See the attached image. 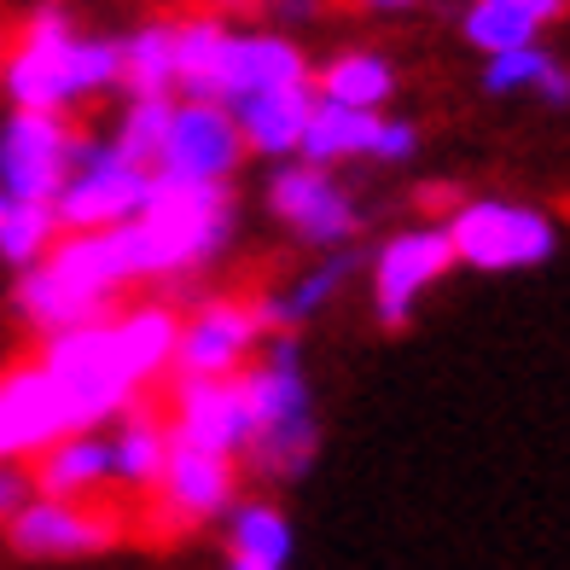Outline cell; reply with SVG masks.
<instances>
[{"label":"cell","instance_id":"17","mask_svg":"<svg viewBox=\"0 0 570 570\" xmlns=\"http://www.w3.org/2000/svg\"><path fill=\"white\" fill-rule=\"evenodd\" d=\"M308 111H315V82L250 94V99H239V106H227L233 128H239V140H245V158L250 151L256 158H297Z\"/></svg>","mask_w":570,"mask_h":570},{"label":"cell","instance_id":"35","mask_svg":"<svg viewBox=\"0 0 570 570\" xmlns=\"http://www.w3.org/2000/svg\"><path fill=\"white\" fill-rule=\"evenodd\" d=\"M227 570H274V564H250V559H233L227 553Z\"/></svg>","mask_w":570,"mask_h":570},{"label":"cell","instance_id":"10","mask_svg":"<svg viewBox=\"0 0 570 570\" xmlns=\"http://www.w3.org/2000/svg\"><path fill=\"white\" fill-rule=\"evenodd\" d=\"M122 535V518L94 507V501H41L30 495L12 524H7V541L23 553V559H82V553H106L117 548Z\"/></svg>","mask_w":570,"mask_h":570},{"label":"cell","instance_id":"8","mask_svg":"<svg viewBox=\"0 0 570 570\" xmlns=\"http://www.w3.org/2000/svg\"><path fill=\"white\" fill-rule=\"evenodd\" d=\"M146 193H151V175L122 164L106 140H94L88 158L70 169L65 193L53 198V216L65 233H111L146 210Z\"/></svg>","mask_w":570,"mask_h":570},{"label":"cell","instance_id":"22","mask_svg":"<svg viewBox=\"0 0 570 570\" xmlns=\"http://www.w3.org/2000/svg\"><path fill=\"white\" fill-rule=\"evenodd\" d=\"M117 88L128 94V106H140V99H175V23L158 18L117 41Z\"/></svg>","mask_w":570,"mask_h":570},{"label":"cell","instance_id":"28","mask_svg":"<svg viewBox=\"0 0 570 570\" xmlns=\"http://www.w3.org/2000/svg\"><path fill=\"white\" fill-rule=\"evenodd\" d=\"M350 268H355V256L338 250L332 263L308 268L297 285H285V292L263 297V303H256V321H263V332H285V326H297V321H308V315H321V308L338 297V285L350 279Z\"/></svg>","mask_w":570,"mask_h":570},{"label":"cell","instance_id":"19","mask_svg":"<svg viewBox=\"0 0 570 570\" xmlns=\"http://www.w3.org/2000/svg\"><path fill=\"white\" fill-rule=\"evenodd\" d=\"M18 315L30 321L41 338H59V332H76V326H99V321H111V303H99L88 297L82 285H76L70 274H59L53 263H41L30 274H18Z\"/></svg>","mask_w":570,"mask_h":570},{"label":"cell","instance_id":"13","mask_svg":"<svg viewBox=\"0 0 570 570\" xmlns=\"http://www.w3.org/2000/svg\"><path fill=\"white\" fill-rule=\"evenodd\" d=\"M454 268V250H449V233L443 227H413L396 233L391 245L379 250V268H373V315L384 332H402L413 321V303H420L425 285H436Z\"/></svg>","mask_w":570,"mask_h":570},{"label":"cell","instance_id":"33","mask_svg":"<svg viewBox=\"0 0 570 570\" xmlns=\"http://www.w3.org/2000/svg\"><path fill=\"white\" fill-rule=\"evenodd\" d=\"M30 501V478H23V465H0V530L12 524V512Z\"/></svg>","mask_w":570,"mask_h":570},{"label":"cell","instance_id":"12","mask_svg":"<svg viewBox=\"0 0 570 570\" xmlns=\"http://www.w3.org/2000/svg\"><path fill=\"white\" fill-rule=\"evenodd\" d=\"M169 436L198 454H216V460H245L256 443V420H250L239 379H227V384H180L175 379Z\"/></svg>","mask_w":570,"mask_h":570},{"label":"cell","instance_id":"11","mask_svg":"<svg viewBox=\"0 0 570 570\" xmlns=\"http://www.w3.org/2000/svg\"><path fill=\"white\" fill-rule=\"evenodd\" d=\"M268 210L292 227L303 245H321V250L350 245L355 227H361L350 193L326 169H308V164H279L268 175Z\"/></svg>","mask_w":570,"mask_h":570},{"label":"cell","instance_id":"15","mask_svg":"<svg viewBox=\"0 0 570 570\" xmlns=\"http://www.w3.org/2000/svg\"><path fill=\"white\" fill-rule=\"evenodd\" d=\"M315 82L303 47L279 30H227L222 65H216V106H239L250 94H274V88H297Z\"/></svg>","mask_w":570,"mask_h":570},{"label":"cell","instance_id":"9","mask_svg":"<svg viewBox=\"0 0 570 570\" xmlns=\"http://www.w3.org/2000/svg\"><path fill=\"white\" fill-rule=\"evenodd\" d=\"M239 164H245V140H239V128H233V117L222 106L175 99L164 158L151 169V180H175V187H227Z\"/></svg>","mask_w":570,"mask_h":570},{"label":"cell","instance_id":"2","mask_svg":"<svg viewBox=\"0 0 570 570\" xmlns=\"http://www.w3.org/2000/svg\"><path fill=\"white\" fill-rule=\"evenodd\" d=\"M233 193L227 187H175V180H151L146 210L117 227L128 279H187L210 268L233 239Z\"/></svg>","mask_w":570,"mask_h":570},{"label":"cell","instance_id":"29","mask_svg":"<svg viewBox=\"0 0 570 570\" xmlns=\"http://www.w3.org/2000/svg\"><path fill=\"white\" fill-rule=\"evenodd\" d=\"M65 239V227L53 216V204H12L0 198V263H12L18 274L41 268L53 245Z\"/></svg>","mask_w":570,"mask_h":570},{"label":"cell","instance_id":"18","mask_svg":"<svg viewBox=\"0 0 570 570\" xmlns=\"http://www.w3.org/2000/svg\"><path fill=\"white\" fill-rule=\"evenodd\" d=\"M111 483V443L99 431H70L36 460L30 495L41 501H94Z\"/></svg>","mask_w":570,"mask_h":570},{"label":"cell","instance_id":"31","mask_svg":"<svg viewBox=\"0 0 570 570\" xmlns=\"http://www.w3.org/2000/svg\"><path fill=\"white\" fill-rule=\"evenodd\" d=\"M548 53H535V47H524V53H501V59H489L483 70V88L489 94H512V88H535L541 76H548Z\"/></svg>","mask_w":570,"mask_h":570},{"label":"cell","instance_id":"32","mask_svg":"<svg viewBox=\"0 0 570 570\" xmlns=\"http://www.w3.org/2000/svg\"><path fill=\"white\" fill-rule=\"evenodd\" d=\"M420 151V128L413 122H379V140H373V158L379 164H402Z\"/></svg>","mask_w":570,"mask_h":570},{"label":"cell","instance_id":"25","mask_svg":"<svg viewBox=\"0 0 570 570\" xmlns=\"http://www.w3.org/2000/svg\"><path fill=\"white\" fill-rule=\"evenodd\" d=\"M396 94V70L384 53H338L332 65L315 70V99L326 106H344V111H367L379 117V106Z\"/></svg>","mask_w":570,"mask_h":570},{"label":"cell","instance_id":"3","mask_svg":"<svg viewBox=\"0 0 570 570\" xmlns=\"http://www.w3.org/2000/svg\"><path fill=\"white\" fill-rule=\"evenodd\" d=\"M239 391L250 402L256 420V443H250V465L268 483H297L321 454V420H315V391L303 373V344L292 332L263 344V355L239 373Z\"/></svg>","mask_w":570,"mask_h":570},{"label":"cell","instance_id":"24","mask_svg":"<svg viewBox=\"0 0 570 570\" xmlns=\"http://www.w3.org/2000/svg\"><path fill=\"white\" fill-rule=\"evenodd\" d=\"M553 18H559V0H483V7L465 12V41L483 47L489 59L524 53L535 41V30Z\"/></svg>","mask_w":570,"mask_h":570},{"label":"cell","instance_id":"16","mask_svg":"<svg viewBox=\"0 0 570 570\" xmlns=\"http://www.w3.org/2000/svg\"><path fill=\"white\" fill-rule=\"evenodd\" d=\"M233 483H239L233 460H216V454H198L187 443H175L151 495L164 501V512L175 518V524H204V518L233 512Z\"/></svg>","mask_w":570,"mask_h":570},{"label":"cell","instance_id":"6","mask_svg":"<svg viewBox=\"0 0 570 570\" xmlns=\"http://www.w3.org/2000/svg\"><path fill=\"white\" fill-rule=\"evenodd\" d=\"M268 332L256 321V303L245 297H210L180 321L175 344V379L180 384H227L263 355Z\"/></svg>","mask_w":570,"mask_h":570},{"label":"cell","instance_id":"1","mask_svg":"<svg viewBox=\"0 0 570 570\" xmlns=\"http://www.w3.org/2000/svg\"><path fill=\"white\" fill-rule=\"evenodd\" d=\"M0 88L18 111L36 117H70L76 99L111 94L117 88V41L106 36H76L59 7L30 12L23 36L12 41Z\"/></svg>","mask_w":570,"mask_h":570},{"label":"cell","instance_id":"30","mask_svg":"<svg viewBox=\"0 0 570 570\" xmlns=\"http://www.w3.org/2000/svg\"><path fill=\"white\" fill-rule=\"evenodd\" d=\"M169 106L175 99H140V106H122L117 117V135L106 140L122 164H135V169H158L164 158V135H169Z\"/></svg>","mask_w":570,"mask_h":570},{"label":"cell","instance_id":"26","mask_svg":"<svg viewBox=\"0 0 570 570\" xmlns=\"http://www.w3.org/2000/svg\"><path fill=\"white\" fill-rule=\"evenodd\" d=\"M222 47H227V23L222 18H187V23H175V99L216 106Z\"/></svg>","mask_w":570,"mask_h":570},{"label":"cell","instance_id":"20","mask_svg":"<svg viewBox=\"0 0 570 570\" xmlns=\"http://www.w3.org/2000/svg\"><path fill=\"white\" fill-rule=\"evenodd\" d=\"M106 443H111V483L135 489V495H151L164 478V465H169V449H175L164 413L158 407H128Z\"/></svg>","mask_w":570,"mask_h":570},{"label":"cell","instance_id":"4","mask_svg":"<svg viewBox=\"0 0 570 570\" xmlns=\"http://www.w3.org/2000/svg\"><path fill=\"white\" fill-rule=\"evenodd\" d=\"M36 361H41L47 384H53L70 431H99V425L122 420L128 407H140V384L111 338V321L59 332V338H47Z\"/></svg>","mask_w":570,"mask_h":570},{"label":"cell","instance_id":"21","mask_svg":"<svg viewBox=\"0 0 570 570\" xmlns=\"http://www.w3.org/2000/svg\"><path fill=\"white\" fill-rule=\"evenodd\" d=\"M111 338L128 361L135 384H158L164 373H175V344H180V315L169 303H140V308H122L111 315Z\"/></svg>","mask_w":570,"mask_h":570},{"label":"cell","instance_id":"7","mask_svg":"<svg viewBox=\"0 0 570 570\" xmlns=\"http://www.w3.org/2000/svg\"><path fill=\"white\" fill-rule=\"evenodd\" d=\"M443 233H449L454 263H472V268H489V274L535 268L553 256V222L524 210V204H501V198L460 204Z\"/></svg>","mask_w":570,"mask_h":570},{"label":"cell","instance_id":"5","mask_svg":"<svg viewBox=\"0 0 570 570\" xmlns=\"http://www.w3.org/2000/svg\"><path fill=\"white\" fill-rule=\"evenodd\" d=\"M94 135H82L70 117L12 111L0 122V198L12 204H53L65 193L70 169L88 158Z\"/></svg>","mask_w":570,"mask_h":570},{"label":"cell","instance_id":"14","mask_svg":"<svg viewBox=\"0 0 570 570\" xmlns=\"http://www.w3.org/2000/svg\"><path fill=\"white\" fill-rule=\"evenodd\" d=\"M59 436H70V420L41 361H18V367L0 373V465L41 460Z\"/></svg>","mask_w":570,"mask_h":570},{"label":"cell","instance_id":"23","mask_svg":"<svg viewBox=\"0 0 570 570\" xmlns=\"http://www.w3.org/2000/svg\"><path fill=\"white\" fill-rule=\"evenodd\" d=\"M379 122H384V117L344 111V106H326V99H315L308 128H303V146H297V164L332 175V164H344V158H373Z\"/></svg>","mask_w":570,"mask_h":570},{"label":"cell","instance_id":"34","mask_svg":"<svg viewBox=\"0 0 570 570\" xmlns=\"http://www.w3.org/2000/svg\"><path fill=\"white\" fill-rule=\"evenodd\" d=\"M535 94L548 99V106H570V70H564V65L553 59V65H548V76H541V82H535Z\"/></svg>","mask_w":570,"mask_h":570},{"label":"cell","instance_id":"27","mask_svg":"<svg viewBox=\"0 0 570 570\" xmlns=\"http://www.w3.org/2000/svg\"><path fill=\"white\" fill-rule=\"evenodd\" d=\"M227 553L285 570L292 564V518H285L274 501H239L227 512Z\"/></svg>","mask_w":570,"mask_h":570}]
</instances>
